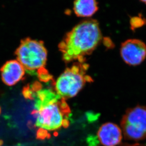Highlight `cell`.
Segmentation results:
<instances>
[{"instance_id": "cell-1", "label": "cell", "mask_w": 146, "mask_h": 146, "mask_svg": "<svg viewBox=\"0 0 146 146\" xmlns=\"http://www.w3.org/2000/svg\"><path fill=\"white\" fill-rule=\"evenodd\" d=\"M24 95L34 99L33 113L36 117V127L46 131H56L68 127L70 108L65 99L55 91L35 87L31 90H26Z\"/></svg>"}, {"instance_id": "cell-2", "label": "cell", "mask_w": 146, "mask_h": 146, "mask_svg": "<svg viewBox=\"0 0 146 146\" xmlns=\"http://www.w3.org/2000/svg\"><path fill=\"white\" fill-rule=\"evenodd\" d=\"M102 39V34L98 21L94 19L83 21L66 35L60 44L64 61L85 62Z\"/></svg>"}, {"instance_id": "cell-3", "label": "cell", "mask_w": 146, "mask_h": 146, "mask_svg": "<svg viewBox=\"0 0 146 146\" xmlns=\"http://www.w3.org/2000/svg\"><path fill=\"white\" fill-rule=\"evenodd\" d=\"M88 68V64L85 62H77L66 69L55 82L57 94L65 99L77 95L86 83L93 81L87 75Z\"/></svg>"}, {"instance_id": "cell-4", "label": "cell", "mask_w": 146, "mask_h": 146, "mask_svg": "<svg viewBox=\"0 0 146 146\" xmlns=\"http://www.w3.org/2000/svg\"><path fill=\"white\" fill-rule=\"evenodd\" d=\"M18 61L29 73L42 70L46 64L47 51L42 42L27 39L16 52Z\"/></svg>"}, {"instance_id": "cell-5", "label": "cell", "mask_w": 146, "mask_h": 146, "mask_svg": "<svg viewBox=\"0 0 146 146\" xmlns=\"http://www.w3.org/2000/svg\"><path fill=\"white\" fill-rule=\"evenodd\" d=\"M121 129L126 139L141 141L146 138V107L138 106L128 109L121 121Z\"/></svg>"}, {"instance_id": "cell-6", "label": "cell", "mask_w": 146, "mask_h": 146, "mask_svg": "<svg viewBox=\"0 0 146 146\" xmlns=\"http://www.w3.org/2000/svg\"><path fill=\"white\" fill-rule=\"evenodd\" d=\"M121 55L129 65L141 64L146 57V45L143 42L136 39H131L121 44Z\"/></svg>"}, {"instance_id": "cell-7", "label": "cell", "mask_w": 146, "mask_h": 146, "mask_svg": "<svg viewBox=\"0 0 146 146\" xmlns=\"http://www.w3.org/2000/svg\"><path fill=\"white\" fill-rule=\"evenodd\" d=\"M97 137L103 146H118L121 144L123 132L121 129L114 123H105L98 130Z\"/></svg>"}, {"instance_id": "cell-8", "label": "cell", "mask_w": 146, "mask_h": 146, "mask_svg": "<svg viewBox=\"0 0 146 146\" xmlns=\"http://www.w3.org/2000/svg\"><path fill=\"white\" fill-rule=\"evenodd\" d=\"M25 72V69L19 61H9L1 68L2 80L7 85H14L23 77Z\"/></svg>"}, {"instance_id": "cell-9", "label": "cell", "mask_w": 146, "mask_h": 146, "mask_svg": "<svg viewBox=\"0 0 146 146\" xmlns=\"http://www.w3.org/2000/svg\"><path fill=\"white\" fill-rule=\"evenodd\" d=\"M98 3L92 0H78L74 4L75 14L81 17L91 16L98 11Z\"/></svg>"}, {"instance_id": "cell-10", "label": "cell", "mask_w": 146, "mask_h": 146, "mask_svg": "<svg viewBox=\"0 0 146 146\" xmlns=\"http://www.w3.org/2000/svg\"><path fill=\"white\" fill-rule=\"evenodd\" d=\"M118 146H145L144 145H141L139 144H120Z\"/></svg>"}, {"instance_id": "cell-11", "label": "cell", "mask_w": 146, "mask_h": 146, "mask_svg": "<svg viewBox=\"0 0 146 146\" xmlns=\"http://www.w3.org/2000/svg\"><path fill=\"white\" fill-rule=\"evenodd\" d=\"M142 3H144L145 4H146V1H142Z\"/></svg>"}, {"instance_id": "cell-12", "label": "cell", "mask_w": 146, "mask_h": 146, "mask_svg": "<svg viewBox=\"0 0 146 146\" xmlns=\"http://www.w3.org/2000/svg\"><path fill=\"white\" fill-rule=\"evenodd\" d=\"M0 113H1V109H0Z\"/></svg>"}]
</instances>
